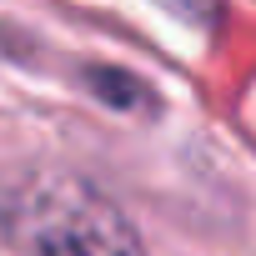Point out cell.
I'll use <instances>...</instances> for the list:
<instances>
[{"label":"cell","instance_id":"obj_1","mask_svg":"<svg viewBox=\"0 0 256 256\" xmlns=\"http://www.w3.org/2000/svg\"><path fill=\"white\" fill-rule=\"evenodd\" d=\"M6 231L30 256H146L141 236L116 211V201L66 176L16 191Z\"/></svg>","mask_w":256,"mask_h":256}]
</instances>
